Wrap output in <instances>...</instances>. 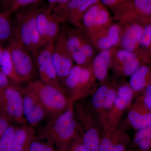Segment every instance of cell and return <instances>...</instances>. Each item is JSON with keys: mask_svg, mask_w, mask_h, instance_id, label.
I'll use <instances>...</instances> for the list:
<instances>
[{"mask_svg": "<svg viewBox=\"0 0 151 151\" xmlns=\"http://www.w3.org/2000/svg\"><path fill=\"white\" fill-rule=\"evenodd\" d=\"M110 86L103 84L97 87L94 93L92 95L91 100V110L98 122L102 112L104 100Z\"/></svg>", "mask_w": 151, "mask_h": 151, "instance_id": "cell-20", "label": "cell"}, {"mask_svg": "<svg viewBox=\"0 0 151 151\" xmlns=\"http://www.w3.org/2000/svg\"><path fill=\"white\" fill-rule=\"evenodd\" d=\"M151 82V70L146 65H141L130 76L129 84L135 94L138 96Z\"/></svg>", "mask_w": 151, "mask_h": 151, "instance_id": "cell-15", "label": "cell"}, {"mask_svg": "<svg viewBox=\"0 0 151 151\" xmlns=\"http://www.w3.org/2000/svg\"><path fill=\"white\" fill-rule=\"evenodd\" d=\"M103 4L107 6H114L127 0H100Z\"/></svg>", "mask_w": 151, "mask_h": 151, "instance_id": "cell-44", "label": "cell"}, {"mask_svg": "<svg viewBox=\"0 0 151 151\" xmlns=\"http://www.w3.org/2000/svg\"><path fill=\"white\" fill-rule=\"evenodd\" d=\"M98 1L99 0H84L72 18V20L75 22L78 21L80 18L81 19L83 14L87 9L93 5L97 4Z\"/></svg>", "mask_w": 151, "mask_h": 151, "instance_id": "cell-32", "label": "cell"}, {"mask_svg": "<svg viewBox=\"0 0 151 151\" xmlns=\"http://www.w3.org/2000/svg\"><path fill=\"white\" fill-rule=\"evenodd\" d=\"M140 45L147 48L151 45V25H148L143 29L139 42Z\"/></svg>", "mask_w": 151, "mask_h": 151, "instance_id": "cell-34", "label": "cell"}, {"mask_svg": "<svg viewBox=\"0 0 151 151\" xmlns=\"http://www.w3.org/2000/svg\"><path fill=\"white\" fill-rule=\"evenodd\" d=\"M81 134L80 126L70 101L67 110L53 119H49L42 132L43 137L53 146L56 151H68L76 138Z\"/></svg>", "mask_w": 151, "mask_h": 151, "instance_id": "cell-1", "label": "cell"}, {"mask_svg": "<svg viewBox=\"0 0 151 151\" xmlns=\"http://www.w3.org/2000/svg\"><path fill=\"white\" fill-rule=\"evenodd\" d=\"M12 125V122L4 117L0 116V138Z\"/></svg>", "mask_w": 151, "mask_h": 151, "instance_id": "cell-40", "label": "cell"}, {"mask_svg": "<svg viewBox=\"0 0 151 151\" xmlns=\"http://www.w3.org/2000/svg\"><path fill=\"white\" fill-rule=\"evenodd\" d=\"M81 50L87 58L92 57L94 54V50L92 47L87 44H83L81 47Z\"/></svg>", "mask_w": 151, "mask_h": 151, "instance_id": "cell-41", "label": "cell"}, {"mask_svg": "<svg viewBox=\"0 0 151 151\" xmlns=\"http://www.w3.org/2000/svg\"><path fill=\"white\" fill-rule=\"evenodd\" d=\"M72 60L77 64V65H83L86 64L87 61V57L84 53L81 51V48L78 50L73 52L70 54Z\"/></svg>", "mask_w": 151, "mask_h": 151, "instance_id": "cell-36", "label": "cell"}, {"mask_svg": "<svg viewBox=\"0 0 151 151\" xmlns=\"http://www.w3.org/2000/svg\"><path fill=\"white\" fill-rule=\"evenodd\" d=\"M107 36L112 41L114 45L117 44L119 39V27L116 25H113L111 26L108 30Z\"/></svg>", "mask_w": 151, "mask_h": 151, "instance_id": "cell-37", "label": "cell"}, {"mask_svg": "<svg viewBox=\"0 0 151 151\" xmlns=\"http://www.w3.org/2000/svg\"><path fill=\"white\" fill-rule=\"evenodd\" d=\"M40 0H14L9 8L6 9L11 14L18 12L27 6L38 2Z\"/></svg>", "mask_w": 151, "mask_h": 151, "instance_id": "cell-31", "label": "cell"}, {"mask_svg": "<svg viewBox=\"0 0 151 151\" xmlns=\"http://www.w3.org/2000/svg\"><path fill=\"white\" fill-rule=\"evenodd\" d=\"M133 143L145 150H151V124L141 129L137 130L135 133Z\"/></svg>", "mask_w": 151, "mask_h": 151, "instance_id": "cell-22", "label": "cell"}, {"mask_svg": "<svg viewBox=\"0 0 151 151\" xmlns=\"http://www.w3.org/2000/svg\"><path fill=\"white\" fill-rule=\"evenodd\" d=\"M126 122L132 129H141L151 124V111L134 102L128 111Z\"/></svg>", "mask_w": 151, "mask_h": 151, "instance_id": "cell-13", "label": "cell"}, {"mask_svg": "<svg viewBox=\"0 0 151 151\" xmlns=\"http://www.w3.org/2000/svg\"><path fill=\"white\" fill-rule=\"evenodd\" d=\"M35 138L33 127L28 124L17 127L11 151H29L31 144Z\"/></svg>", "mask_w": 151, "mask_h": 151, "instance_id": "cell-14", "label": "cell"}, {"mask_svg": "<svg viewBox=\"0 0 151 151\" xmlns=\"http://www.w3.org/2000/svg\"><path fill=\"white\" fill-rule=\"evenodd\" d=\"M111 59V52L109 50H102L95 57L92 69L96 80L103 82L106 79Z\"/></svg>", "mask_w": 151, "mask_h": 151, "instance_id": "cell-16", "label": "cell"}, {"mask_svg": "<svg viewBox=\"0 0 151 151\" xmlns=\"http://www.w3.org/2000/svg\"><path fill=\"white\" fill-rule=\"evenodd\" d=\"M117 87L110 86L103 103L102 112L98 122L102 131L105 129L108 124V117L114 105L117 95Z\"/></svg>", "mask_w": 151, "mask_h": 151, "instance_id": "cell-18", "label": "cell"}, {"mask_svg": "<svg viewBox=\"0 0 151 151\" xmlns=\"http://www.w3.org/2000/svg\"><path fill=\"white\" fill-rule=\"evenodd\" d=\"M132 6L137 12L144 15H151V0H133Z\"/></svg>", "mask_w": 151, "mask_h": 151, "instance_id": "cell-28", "label": "cell"}, {"mask_svg": "<svg viewBox=\"0 0 151 151\" xmlns=\"http://www.w3.org/2000/svg\"><path fill=\"white\" fill-rule=\"evenodd\" d=\"M141 66L140 63L137 58L125 63L118 68L122 74L126 76H131Z\"/></svg>", "mask_w": 151, "mask_h": 151, "instance_id": "cell-29", "label": "cell"}, {"mask_svg": "<svg viewBox=\"0 0 151 151\" xmlns=\"http://www.w3.org/2000/svg\"><path fill=\"white\" fill-rule=\"evenodd\" d=\"M52 57L58 78L63 88L65 78L73 66V60L66 48L63 30L55 40Z\"/></svg>", "mask_w": 151, "mask_h": 151, "instance_id": "cell-9", "label": "cell"}, {"mask_svg": "<svg viewBox=\"0 0 151 151\" xmlns=\"http://www.w3.org/2000/svg\"><path fill=\"white\" fill-rule=\"evenodd\" d=\"M135 102L151 111V82L145 90L136 97Z\"/></svg>", "mask_w": 151, "mask_h": 151, "instance_id": "cell-27", "label": "cell"}, {"mask_svg": "<svg viewBox=\"0 0 151 151\" xmlns=\"http://www.w3.org/2000/svg\"><path fill=\"white\" fill-rule=\"evenodd\" d=\"M8 46L16 72L22 82L33 81L35 75V69L30 53L15 38L9 41Z\"/></svg>", "mask_w": 151, "mask_h": 151, "instance_id": "cell-7", "label": "cell"}, {"mask_svg": "<svg viewBox=\"0 0 151 151\" xmlns=\"http://www.w3.org/2000/svg\"><path fill=\"white\" fill-rule=\"evenodd\" d=\"M74 111L80 126L83 145L86 151H100L102 129L90 107L74 102Z\"/></svg>", "mask_w": 151, "mask_h": 151, "instance_id": "cell-4", "label": "cell"}, {"mask_svg": "<svg viewBox=\"0 0 151 151\" xmlns=\"http://www.w3.org/2000/svg\"><path fill=\"white\" fill-rule=\"evenodd\" d=\"M29 151H55V150L51 143L42 142L37 140L35 138L31 144Z\"/></svg>", "mask_w": 151, "mask_h": 151, "instance_id": "cell-33", "label": "cell"}, {"mask_svg": "<svg viewBox=\"0 0 151 151\" xmlns=\"http://www.w3.org/2000/svg\"><path fill=\"white\" fill-rule=\"evenodd\" d=\"M34 94L48 114L49 119L58 116L69 107L71 100L63 90L40 80L32 81L26 86Z\"/></svg>", "mask_w": 151, "mask_h": 151, "instance_id": "cell-3", "label": "cell"}, {"mask_svg": "<svg viewBox=\"0 0 151 151\" xmlns=\"http://www.w3.org/2000/svg\"><path fill=\"white\" fill-rule=\"evenodd\" d=\"M94 78L92 68L74 65L65 79L63 89L65 94L73 102L92 95L97 89L93 86Z\"/></svg>", "mask_w": 151, "mask_h": 151, "instance_id": "cell-5", "label": "cell"}, {"mask_svg": "<svg viewBox=\"0 0 151 151\" xmlns=\"http://www.w3.org/2000/svg\"><path fill=\"white\" fill-rule=\"evenodd\" d=\"M62 21L58 15L50 9L49 14L47 32V43L50 42H54L58 36L60 30V23Z\"/></svg>", "mask_w": 151, "mask_h": 151, "instance_id": "cell-23", "label": "cell"}, {"mask_svg": "<svg viewBox=\"0 0 151 151\" xmlns=\"http://www.w3.org/2000/svg\"><path fill=\"white\" fill-rule=\"evenodd\" d=\"M23 111L28 125L33 127L49 118L43 105L34 94L27 87L22 89Z\"/></svg>", "mask_w": 151, "mask_h": 151, "instance_id": "cell-11", "label": "cell"}, {"mask_svg": "<svg viewBox=\"0 0 151 151\" xmlns=\"http://www.w3.org/2000/svg\"><path fill=\"white\" fill-rule=\"evenodd\" d=\"M59 0H47L49 4V9L53 10Z\"/></svg>", "mask_w": 151, "mask_h": 151, "instance_id": "cell-45", "label": "cell"}, {"mask_svg": "<svg viewBox=\"0 0 151 151\" xmlns=\"http://www.w3.org/2000/svg\"><path fill=\"white\" fill-rule=\"evenodd\" d=\"M17 84L11 82L0 88V116L12 123L25 125L27 123L23 111L22 89Z\"/></svg>", "mask_w": 151, "mask_h": 151, "instance_id": "cell-6", "label": "cell"}, {"mask_svg": "<svg viewBox=\"0 0 151 151\" xmlns=\"http://www.w3.org/2000/svg\"><path fill=\"white\" fill-rule=\"evenodd\" d=\"M70 1V0H59L52 11L56 14H59Z\"/></svg>", "mask_w": 151, "mask_h": 151, "instance_id": "cell-42", "label": "cell"}, {"mask_svg": "<svg viewBox=\"0 0 151 151\" xmlns=\"http://www.w3.org/2000/svg\"><path fill=\"white\" fill-rule=\"evenodd\" d=\"M11 83L9 79L3 73L1 70H0V88L5 87Z\"/></svg>", "mask_w": 151, "mask_h": 151, "instance_id": "cell-43", "label": "cell"}, {"mask_svg": "<svg viewBox=\"0 0 151 151\" xmlns=\"http://www.w3.org/2000/svg\"></svg>", "mask_w": 151, "mask_h": 151, "instance_id": "cell-49", "label": "cell"}, {"mask_svg": "<svg viewBox=\"0 0 151 151\" xmlns=\"http://www.w3.org/2000/svg\"><path fill=\"white\" fill-rule=\"evenodd\" d=\"M83 44L81 39L77 36L71 35L65 38V45L70 55L73 52L80 49Z\"/></svg>", "mask_w": 151, "mask_h": 151, "instance_id": "cell-30", "label": "cell"}, {"mask_svg": "<svg viewBox=\"0 0 151 151\" xmlns=\"http://www.w3.org/2000/svg\"><path fill=\"white\" fill-rule=\"evenodd\" d=\"M143 28L139 24L132 25L126 31L122 39V45L125 50L133 52L140 40Z\"/></svg>", "mask_w": 151, "mask_h": 151, "instance_id": "cell-17", "label": "cell"}, {"mask_svg": "<svg viewBox=\"0 0 151 151\" xmlns=\"http://www.w3.org/2000/svg\"><path fill=\"white\" fill-rule=\"evenodd\" d=\"M4 50V48H3L1 47L0 46V60H1V58L2 55Z\"/></svg>", "mask_w": 151, "mask_h": 151, "instance_id": "cell-47", "label": "cell"}, {"mask_svg": "<svg viewBox=\"0 0 151 151\" xmlns=\"http://www.w3.org/2000/svg\"><path fill=\"white\" fill-rule=\"evenodd\" d=\"M54 42H49L40 50L35 57L36 64L40 81L64 91L58 78L52 60Z\"/></svg>", "mask_w": 151, "mask_h": 151, "instance_id": "cell-8", "label": "cell"}, {"mask_svg": "<svg viewBox=\"0 0 151 151\" xmlns=\"http://www.w3.org/2000/svg\"><path fill=\"white\" fill-rule=\"evenodd\" d=\"M98 47L103 50H109L114 46L112 42L108 39V37H104L101 38L97 42Z\"/></svg>", "mask_w": 151, "mask_h": 151, "instance_id": "cell-39", "label": "cell"}, {"mask_svg": "<svg viewBox=\"0 0 151 151\" xmlns=\"http://www.w3.org/2000/svg\"><path fill=\"white\" fill-rule=\"evenodd\" d=\"M40 9L31 7L17 14L13 37L16 38L35 58L43 47L37 27L36 18Z\"/></svg>", "mask_w": 151, "mask_h": 151, "instance_id": "cell-2", "label": "cell"}, {"mask_svg": "<svg viewBox=\"0 0 151 151\" xmlns=\"http://www.w3.org/2000/svg\"><path fill=\"white\" fill-rule=\"evenodd\" d=\"M117 56L121 63L128 62L137 58L133 52L124 49L119 50L117 52Z\"/></svg>", "mask_w": 151, "mask_h": 151, "instance_id": "cell-35", "label": "cell"}, {"mask_svg": "<svg viewBox=\"0 0 151 151\" xmlns=\"http://www.w3.org/2000/svg\"><path fill=\"white\" fill-rule=\"evenodd\" d=\"M50 9H40L36 18L37 27L40 35L42 46L47 44V32L48 25V17Z\"/></svg>", "mask_w": 151, "mask_h": 151, "instance_id": "cell-24", "label": "cell"}, {"mask_svg": "<svg viewBox=\"0 0 151 151\" xmlns=\"http://www.w3.org/2000/svg\"><path fill=\"white\" fill-rule=\"evenodd\" d=\"M14 0H2L1 2L4 4V5L6 6L7 9L9 8L11 4L14 1Z\"/></svg>", "mask_w": 151, "mask_h": 151, "instance_id": "cell-46", "label": "cell"}, {"mask_svg": "<svg viewBox=\"0 0 151 151\" xmlns=\"http://www.w3.org/2000/svg\"><path fill=\"white\" fill-rule=\"evenodd\" d=\"M68 151H86L83 145L81 134L75 139Z\"/></svg>", "mask_w": 151, "mask_h": 151, "instance_id": "cell-38", "label": "cell"}, {"mask_svg": "<svg viewBox=\"0 0 151 151\" xmlns=\"http://www.w3.org/2000/svg\"><path fill=\"white\" fill-rule=\"evenodd\" d=\"M103 6L99 4L93 5L87 9L81 17L84 27L88 28L95 25L98 17Z\"/></svg>", "mask_w": 151, "mask_h": 151, "instance_id": "cell-25", "label": "cell"}, {"mask_svg": "<svg viewBox=\"0 0 151 151\" xmlns=\"http://www.w3.org/2000/svg\"><path fill=\"white\" fill-rule=\"evenodd\" d=\"M11 15L7 10L0 12V43L9 42L13 37Z\"/></svg>", "mask_w": 151, "mask_h": 151, "instance_id": "cell-21", "label": "cell"}, {"mask_svg": "<svg viewBox=\"0 0 151 151\" xmlns=\"http://www.w3.org/2000/svg\"><path fill=\"white\" fill-rule=\"evenodd\" d=\"M17 128L12 124L0 138V151H11L12 142Z\"/></svg>", "mask_w": 151, "mask_h": 151, "instance_id": "cell-26", "label": "cell"}, {"mask_svg": "<svg viewBox=\"0 0 151 151\" xmlns=\"http://www.w3.org/2000/svg\"><path fill=\"white\" fill-rule=\"evenodd\" d=\"M130 142L124 129L119 126L108 128L102 131L100 151H126Z\"/></svg>", "mask_w": 151, "mask_h": 151, "instance_id": "cell-12", "label": "cell"}, {"mask_svg": "<svg viewBox=\"0 0 151 151\" xmlns=\"http://www.w3.org/2000/svg\"><path fill=\"white\" fill-rule=\"evenodd\" d=\"M2 1V0H0V2Z\"/></svg>", "mask_w": 151, "mask_h": 151, "instance_id": "cell-48", "label": "cell"}, {"mask_svg": "<svg viewBox=\"0 0 151 151\" xmlns=\"http://www.w3.org/2000/svg\"><path fill=\"white\" fill-rule=\"evenodd\" d=\"M134 98V93L129 84H122L117 87L116 99L105 129L119 126L124 113L132 106Z\"/></svg>", "mask_w": 151, "mask_h": 151, "instance_id": "cell-10", "label": "cell"}, {"mask_svg": "<svg viewBox=\"0 0 151 151\" xmlns=\"http://www.w3.org/2000/svg\"><path fill=\"white\" fill-rule=\"evenodd\" d=\"M0 67L3 73L12 82L17 84L22 83L16 72L10 52L7 47L4 49L3 51L0 60Z\"/></svg>", "mask_w": 151, "mask_h": 151, "instance_id": "cell-19", "label": "cell"}]
</instances>
